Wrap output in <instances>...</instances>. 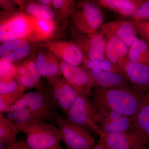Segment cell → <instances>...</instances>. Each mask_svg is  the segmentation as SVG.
Returning a JSON list of instances; mask_svg holds the SVG:
<instances>
[{
    "label": "cell",
    "instance_id": "cell-17",
    "mask_svg": "<svg viewBox=\"0 0 149 149\" xmlns=\"http://www.w3.org/2000/svg\"><path fill=\"white\" fill-rule=\"evenodd\" d=\"M41 76L36 62L28 61L17 67L16 79L25 90L37 88L42 91L40 85Z\"/></svg>",
    "mask_w": 149,
    "mask_h": 149
},
{
    "label": "cell",
    "instance_id": "cell-40",
    "mask_svg": "<svg viewBox=\"0 0 149 149\" xmlns=\"http://www.w3.org/2000/svg\"><path fill=\"white\" fill-rule=\"evenodd\" d=\"M144 41H145V40H144ZM145 41L146 42H149V41Z\"/></svg>",
    "mask_w": 149,
    "mask_h": 149
},
{
    "label": "cell",
    "instance_id": "cell-18",
    "mask_svg": "<svg viewBox=\"0 0 149 149\" xmlns=\"http://www.w3.org/2000/svg\"><path fill=\"white\" fill-rule=\"evenodd\" d=\"M144 1L145 0H97L96 2L101 8L130 18Z\"/></svg>",
    "mask_w": 149,
    "mask_h": 149
},
{
    "label": "cell",
    "instance_id": "cell-26",
    "mask_svg": "<svg viewBox=\"0 0 149 149\" xmlns=\"http://www.w3.org/2000/svg\"><path fill=\"white\" fill-rule=\"evenodd\" d=\"M32 17L35 23L36 32L35 38L45 39L52 35L55 29V24L52 20Z\"/></svg>",
    "mask_w": 149,
    "mask_h": 149
},
{
    "label": "cell",
    "instance_id": "cell-13",
    "mask_svg": "<svg viewBox=\"0 0 149 149\" xmlns=\"http://www.w3.org/2000/svg\"><path fill=\"white\" fill-rule=\"evenodd\" d=\"M100 32L105 37L114 36L120 38L130 47L138 35L137 31L130 20H115L104 23Z\"/></svg>",
    "mask_w": 149,
    "mask_h": 149
},
{
    "label": "cell",
    "instance_id": "cell-37",
    "mask_svg": "<svg viewBox=\"0 0 149 149\" xmlns=\"http://www.w3.org/2000/svg\"><path fill=\"white\" fill-rule=\"evenodd\" d=\"M40 149H63L61 146L60 144L57 145V146H54L49 147V148H45Z\"/></svg>",
    "mask_w": 149,
    "mask_h": 149
},
{
    "label": "cell",
    "instance_id": "cell-21",
    "mask_svg": "<svg viewBox=\"0 0 149 149\" xmlns=\"http://www.w3.org/2000/svg\"><path fill=\"white\" fill-rule=\"evenodd\" d=\"M133 120L132 118L122 115L100 123L98 126L100 133L123 132L133 129Z\"/></svg>",
    "mask_w": 149,
    "mask_h": 149
},
{
    "label": "cell",
    "instance_id": "cell-8",
    "mask_svg": "<svg viewBox=\"0 0 149 149\" xmlns=\"http://www.w3.org/2000/svg\"><path fill=\"white\" fill-rule=\"evenodd\" d=\"M99 136L98 142L110 149H142L148 145L144 134L133 128L123 132L102 133Z\"/></svg>",
    "mask_w": 149,
    "mask_h": 149
},
{
    "label": "cell",
    "instance_id": "cell-35",
    "mask_svg": "<svg viewBox=\"0 0 149 149\" xmlns=\"http://www.w3.org/2000/svg\"><path fill=\"white\" fill-rule=\"evenodd\" d=\"M91 149H110L109 148H108L107 146L104 145L102 143H99L98 142L97 143H96L95 145Z\"/></svg>",
    "mask_w": 149,
    "mask_h": 149
},
{
    "label": "cell",
    "instance_id": "cell-15",
    "mask_svg": "<svg viewBox=\"0 0 149 149\" xmlns=\"http://www.w3.org/2000/svg\"><path fill=\"white\" fill-rule=\"evenodd\" d=\"M31 47L23 39H17L3 43L0 46L1 58L11 62L18 61L29 54Z\"/></svg>",
    "mask_w": 149,
    "mask_h": 149
},
{
    "label": "cell",
    "instance_id": "cell-10",
    "mask_svg": "<svg viewBox=\"0 0 149 149\" xmlns=\"http://www.w3.org/2000/svg\"><path fill=\"white\" fill-rule=\"evenodd\" d=\"M125 78L135 91L146 93L149 91V66L133 62L128 58L122 67Z\"/></svg>",
    "mask_w": 149,
    "mask_h": 149
},
{
    "label": "cell",
    "instance_id": "cell-22",
    "mask_svg": "<svg viewBox=\"0 0 149 149\" xmlns=\"http://www.w3.org/2000/svg\"><path fill=\"white\" fill-rule=\"evenodd\" d=\"M128 58L130 61L149 66V49L142 38L136 37L129 48Z\"/></svg>",
    "mask_w": 149,
    "mask_h": 149
},
{
    "label": "cell",
    "instance_id": "cell-28",
    "mask_svg": "<svg viewBox=\"0 0 149 149\" xmlns=\"http://www.w3.org/2000/svg\"><path fill=\"white\" fill-rule=\"evenodd\" d=\"M25 90L16 79L0 81V95H24Z\"/></svg>",
    "mask_w": 149,
    "mask_h": 149
},
{
    "label": "cell",
    "instance_id": "cell-5",
    "mask_svg": "<svg viewBox=\"0 0 149 149\" xmlns=\"http://www.w3.org/2000/svg\"><path fill=\"white\" fill-rule=\"evenodd\" d=\"M54 124L60 130L67 149H91L96 144L89 131L59 114Z\"/></svg>",
    "mask_w": 149,
    "mask_h": 149
},
{
    "label": "cell",
    "instance_id": "cell-16",
    "mask_svg": "<svg viewBox=\"0 0 149 149\" xmlns=\"http://www.w3.org/2000/svg\"><path fill=\"white\" fill-rule=\"evenodd\" d=\"M105 37L106 58L113 63L117 65L122 69L124 62L128 58L129 48L126 44L118 37L114 36Z\"/></svg>",
    "mask_w": 149,
    "mask_h": 149
},
{
    "label": "cell",
    "instance_id": "cell-1",
    "mask_svg": "<svg viewBox=\"0 0 149 149\" xmlns=\"http://www.w3.org/2000/svg\"><path fill=\"white\" fill-rule=\"evenodd\" d=\"M146 93L138 92L133 88L106 89L95 86L91 97L96 109L117 112L134 119Z\"/></svg>",
    "mask_w": 149,
    "mask_h": 149
},
{
    "label": "cell",
    "instance_id": "cell-34",
    "mask_svg": "<svg viewBox=\"0 0 149 149\" xmlns=\"http://www.w3.org/2000/svg\"><path fill=\"white\" fill-rule=\"evenodd\" d=\"M68 1L63 0H53L52 1V5L54 8L58 9H60L66 4Z\"/></svg>",
    "mask_w": 149,
    "mask_h": 149
},
{
    "label": "cell",
    "instance_id": "cell-3",
    "mask_svg": "<svg viewBox=\"0 0 149 149\" xmlns=\"http://www.w3.org/2000/svg\"><path fill=\"white\" fill-rule=\"evenodd\" d=\"M26 136V142L31 149H40L59 145L61 133L52 123L35 118L20 130Z\"/></svg>",
    "mask_w": 149,
    "mask_h": 149
},
{
    "label": "cell",
    "instance_id": "cell-7",
    "mask_svg": "<svg viewBox=\"0 0 149 149\" xmlns=\"http://www.w3.org/2000/svg\"><path fill=\"white\" fill-rule=\"evenodd\" d=\"M35 34V23L32 17L18 14L1 22L0 41L2 43L17 39H23Z\"/></svg>",
    "mask_w": 149,
    "mask_h": 149
},
{
    "label": "cell",
    "instance_id": "cell-6",
    "mask_svg": "<svg viewBox=\"0 0 149 149\" xmlns=\"http://www.w3.org/2000/svg\"><path fill=\"white\" fill-rule=\"evenodd\" d=\"M91 97L78 93L74 104L65 115V117L90 133L99 136L100 130L95 120L97 109Z\"/></svg>",
    "mask_w": 149,
    "mask_h": 149
},
{
    "label": "cell",
    "instance_id": "cell-23",
    "mask_svg": "<svg viewBox=\"0 0 149 149\" xmlns=\"http://www.w3.org/2000/svg\"><path fill=\"white\" fill-rule=\"evenodd\" d=\"M18 132L7 118L0 114V146L1 149H6L16 142Z\"/></svg>",
    "mask_w": 149,
    "mask_h": 149
},
{
    "label": "cell",
    "instance_id": "cell-9",
    "mask_svg": "<svg viewBox=\"0 0 149 149\" xmlns=\"http://www.w3.org/2000/svg\"><path fill=\"white\" fill-rule=\"evenodd\" d=\"M61 74L77 93L92 97L96 86L91 76L83 68L74 66L63 62L60 64Z\"/></svg>",
    "mask_w": 149,
    "mask_h": 149
},
{
    "label": "cell",
    "instance_id": "cell-30",
    "mask_svg": "<svg viewBox=\"0 0 149 149\" xmlns=\"http://www.w3.org/2000/svg\"><path fill=\"white\" fill-rule=\"evenodd\" d=\"M24 95H0L1 114H3L4 113L8 112L10 109Z\"/></svg>",
    "mask_w": 149,
    "mask_h": 149
},
{
    "label": "cell",
    "instance_id": "cell-33",
    "mask_svg": "<svg viewBox=\"0 0 149 149\" xmlns=\"http://www.w3.org/2000/svg\"><path fill=\"white\" fill-rule=\"evenodd\" d=\"M6 149H31L27 145L26 141L22 139L17 140L15 143L11 145Z\"/></svg>",
    "mask_w": 149,
    "mask_h": 149
},
{
    "label": "cell",
    "instance_id": "cell-32",
    "mask_svg": "<svg viewBox=\"0 0 149 149\" xmlns=\"http://www.w3.org/2000/svg\"><path fill=\"white\" fill-rule=\"evenodd\" d=\"M130 20L149 21V0L145 1Z\"/></svg>",
    "mask_w": 149,
    "mask_h": 149
},
{
    "label": "cell",
    "instance_id": "cell-12",
    "mask_svg": "<svg viewBox=\"0 0 149 149\" xmlns=\"http://www.w3.org/2000/svg\"><path fill=\"white\" fill-rule=\"evenodd\" d=\"M45 47L51 53L68 64L79 66L84 61L83 52L74 42H53Z\"/></svg>",
    "mask_w": 149,
    "mask_h": 149
},
{
    "label": "cell",
    "instance_id": "cell-31",
    "mask_svg": "<svg viewBox=\"0 0 149 149\" xmlns=\"http://www.w3.org/2000/svg\"><path fill=\"white\" fill-rule=\"evenodd\" d=\"M129 20L133 23L141 38L145 41H149V21Z\"/></svg>",
    "mask_w": 149,
    "mask_h": 149
},
{
    "label": "cell",
    "instance_id": "cell-11",
    "mask_svg": "<svg viewBox=\"0 0 149 149\" xmlns=\"http://www.w3.org/2000/svg\"><path fill=\"white\" fill-rule=\"evenodd\" d=\"M49 83L52 90L49 94L59 108L66 114L74 104L78 93L65 78L59 77Z\"/></svg>",
    "mask_w": 149,
    "mask_h": 149
},
{
    "label": "cell",
    "instance_id": "cell-29",
    "mask_svg": "<svg viewBox=\"0 0 149 149\" xmlns=\"http://www.w3.org/2000/svg\"><path fill=\"white\" fill-rule=\"evenodd\" d=\"M17 67L12 62L7 61L2 58L0 60V81L16 79Z\"/></svg>",
    "mask_w": 149,
    "mask_h": 149
},
{
    "label": "cell",
    "instance_id": "cell-36",
    "mask_svg": "<svg viewBox=\"0 0 149 149\" xmlns=\"http://www.w3.org/2000/svg\"><path fill=\"white\" fill-rule=\"evenodd\" d=\"M38 2L44 5L49 6L52 4V1L51 0H39L38 1Z\"/></svg>",
    "mask_w": 149,
    "mask_h": 149
},
{
    "label": "cell",
    "instance_id": "cell-27",
    "mask_svg": "<svg viewBox=\"0 0 149 149\" xmlns=\"http://www.w3.org/2000/svg\"><path fill=\"white\" fill-rule=\"evenodd\" d=\"M83 63H85L84 66L85 67L97 68L103 71L115 72L121 74L125 77L124 72L120 67L107 59L102 61L94 62L84 58Z\"/></svg>",
    "mask_w": 149,
    "mask_h": 149
},
{
    "label": "cell",
    "instance_id": "cell-25",
    "mask_svg": "<svg viewBox=\"0 0 149 149\" xmlns=\"http://www.w3.org/2000/svg\"><path fill=\"white\" fill-rule=\"evenodd\" d=\"M26 10L28 15L36 18L52 20L54 17V11L50 7L39 2L29 3L26 6Z\"/></svg>",
    "mask_w": 149,
    "mask_h": 149
},
{
    "label": "cell",
    "instance_id": "cell-39",
    "mask_svg": "<svg viewBox=\"0 0 149 149\" xmlns=\"http://www.w3.org/2000/svg\"><path fill=\"white\" fill-rule=\"evenodd\" d=\"M146 42L147 43V45H148V47L149 49V42Z\"/></svg>",
    "mask_w": 149,
    "mask_h": 149
},
{
    "label": "cell",
    "instance_id": "cell-4",
    "mask_svg": "<svg viewBox=\"0 0 149 149\" xmlns=\"http://www.w3.org/2000/svg\"><path fill=\"white\" fill-rule=\"evenodd\" d=\"M71 17L77 29L87 35L97 32L104 23V15L95 1H78L74 6Z\"/></svg>",
    "mask_w": 149,
    "mask_h": 149
},
{
    "label": "cell",
    "instance_id": "cell-20",
    "mask_svg": "<svg viewBox=\"0 0 149 149\" xmlns=\"http://www.w3.org/2000/svg\"><path fill=\"white\" fill-rule=\"evenodd\" d=\"M133 129L139 130L146 136L149 146V91L133 120Z\"/></svg>",
    "mask_w": 149,
    "mask_h": 149
},
{
    "label": "cell",
    "instance_id": "cell-14",
    "mask_svg": "<svg viewBox=\"0 0 149 149\" xmlns=\"http://www.w3.org/2000/svg\"><path fill=\"white\" fill-rule=\"evenodd\" d=\"M83 68L91 76L96 86L106 89L133 88L126 78L121 74L85 66Z\"/></svg>",
    "mask_w": 149,
    "mask_h": 149
},
{
    "label": "cell",
    "instance_id": "cell-38",
    "mask_svg": "<svg viewBox=\"0 0 149 149\" xmlns=\"http://www.w3.org/2000/svg\"><path fill=\"white\" fill-rule=\"evenodd\" d=\"M142 149H149L148 148H147V146L145 147V148H143Z\"/></svg>",
    "mask_w": 149,
    "mask_h": 149
},
{
    "label": "cell",
    "instance_id": "cell-19",
    "mask_svg": "<svg viewBox=\"0 0 149 149\" xmlns=\"http://www.w3.org/2000/svg\"><path fill=\"white\" fill-rule=\"evenodd\" d=\"M35 62L41 76L47 78L49 83L60 77V74H61L60 65L52 53L39 54Z\"/></svg>",
    "mask_w": 149,
    "mask_h": 149
},
{
    "label": "cell",
    "instance_id": "cell-2",
    "mask_svg": "<svg viewBox=\"0 0 149 149\" xmlns=\"http://www.w3.org/2000/svg\"><path fill=\"white\" fill-rule=\"evenodd\" d=\"M22 108L29 110L35 118L54 124L60 114L58 111V107L50 95L43 91H31L24 94L8 112Z\"/></svg>",
    "mask_w": 149,
    "mask_h": 149
},
{
    "label": "cell",
    "instance_id": "cell-24",
    "mask_svg": "<svg viewBox=\"0 0 149 149\" xmlns=\"http://www.w3.org/2000/svg\"><path fill=\"white\" fill-rule=\"evenodd\" d=\"M8 118L12 123L17 132L31 122L35 118L26 108H22L10 112Z\"/></svg>",
    "mask_w": 149,
    "mask_h": 149
}]
</instances>
